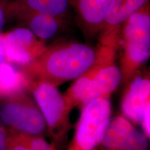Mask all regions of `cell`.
Wrapping results in <instances>:
<instances>
[{
  "label": "cell",
  "instance_id": "13",
  "mask_svg": "<svg viewBox=\"0 0 150 150\" xmlns=\"http://www.w3.org/2000/svg\"><path fill=\"white\" fill-rule=\"evenodd\" d=\"M29 85L24 72L5 61L0 65V95L11 97L21 95Z\"/></svg>",
  "mask_w": 150,
  "mask_h": 150
},
{
  "label": "cell",
  "instance_id": "20",
  "mask_svg": "<svg viewBox=\"0 0 150 150\" xmlns=\"http://www.w3.org/2000/svg\"><path fill=\"white\" fill-rule=\"evenodd\" d=\"M70 1H71V0H70Z\"/></svg>",
  "mask_w": 150,
  "mask_h": 150
},
{
  "label": "cell",
  "instance_id": "15",
  "mask_svg": "<svg viewBox=\"0 0 150 150\" xmlns=\"http://www.w3.org/2000/svg\"><path fill=\"white\" fill-rule=\"evenodd\" d=\"M15 136L32 150H56L53 146L40 136H27L18 134Z\"/></svg>",
  "mask_w": 150,
  "mask_h": 150
},
{
  "label": "cell",
  "instance_id": "7",
  "mask_svg": "<svg viewBox=\"0 0 150 150\" xmlns=\"http://www.w3.org/2000/svg\"><path fill=\"white\" fill-rule=\"evenodd\" d=\"M1 36L5 59L22 66L31 63L46 49L28 28H17Z\"/></svg>",
  "mask_w": 150,
  "mask_h": 150
},
{
  "label": "cell",
  "instance_id": "10",
  "mask_svg": "<svg viewBox=\"0 0 150 150\" xmlns=\"http://www.w3.org/2000/svg\"><path fill=\"white\" fill-rule=\"evenodd\" d=\"M149 99V79L137 76L129 86L122 103L124 115L134 123L141 124L146 110L150 106Z\"/></svg>",
  "mask_w": 150,
  "mask_h": 150
},
{
  "label": "cell",
  "instance_id": "3",
  "mask_svg": "<svg viewBox=\"0 0 150 150\" xmlns=\"http://www.w3.org/2000/svg\"><path fill=\"white\" fill-rule=\"evenodd\" d=\"M123 79L130 77L150 56L149 1L123 24Z\"/></svg>",
  "mask_w": 150,
  "mask_h": 150
},
{
  "label": "cell",
  "instance_id": "4",
  "mask_svg": "<svg viewBox=\"0 0 150 150\" xmlns=\"http://www.w3.org/2000/svg\"><path fill=\"white\" fill-rule=\"evenodd\" d=\"M111 115L108 97H99L86 103L76 125L68 150H97L101 146Z\"/></svg>",
  "mask_w": 150,
  "mask_h": 150
},
{
  "label": "cell",
  "instance_id": "5",
  "mask_svg": "<svg viewBox=\"0 0 150 150\" xmlns=\"http://www.w3.org/2000/svg\"><path fill=\"white\" fill-rule=\"evenodd\" d=\"M0 120L18 134L27 136H40L47 127L38 107L22 94L1 104Z\"/></svg>",
  "mask_w": 150,
  "mask_h": 150
},
{
  "label": "cell",
  "instance_id": "17",
  "mask_svg": "<svg viewBox=\"0 0 150 150\" xmlns=\"http://www.w3.org/2000/svg\"><path fill=\"white\" fill-rule=\"evenodd\" d=\"M8 0H0V32L4 26L6 17L8 16Z\"/></svg>",
  "mask_w": 150,
  "mask_h": 150
},
{
  "label": "cell",
  "instance_id": "19",
  "mask_svg": "<svg viewBox=\"0 0 150 150\" xmlns=\"http://www.w3.org/2000/svg\"><path fill=\"white\" fill-rule=\"evenodd\" d=\"M5 60V56L4 53V49L2 45V42H1V36L0 34V65L4 62Z\"/></svg>",
  "mask_w": 150,
  "mask_h": 150
},
{
  "label": "cell",
  "instance_id": "9",
  "mask_svg": "<svg viewBox=\"0 0 150 150\" xmlns=\"http://www.w3.org/2000/svg\"><path fill=\"white\" fill-rule=\"evenodd\" d=\"M149 1V0H111L101 31L102 45L115 50L121 26Z\"/></svg>",
  "mask_w": 150,
  "mask_h": 150
},
{
  "label": "cell",
  "instance_id": "1",
  "mask_svg": "<svg viewBox=\"0 0 150 150\" xmlns=\"http://www.w3.org/2000/svg\"><path fill=\"white\" fill-rule=\"evenodd\" d=\"M102 47L96 51L83 43L70 42L46 47L35 60L25 65L29 83L45 81L57 86L87 72L98 59Z\"/></svg>",
  "mask_w": 150,
  "mask_h": 150
},
{
  "label": "cell",
  "instance_id": "16",
  "mask_svg": "<svg viewBox=\"0 0 150 150\" xmlns=\"http://www.w3.org/2000/svg\"><path fill=\"white\" fill-rule=\"evenodd\" d=\"M7 150H32L27 145L19 140L17 137L11 136L8 138V146Z\"/></svg>",
  "mask_w": 150,
  "mask_h": 150
},
{
  "label": "cell",
  "instance_id": "12",
  "mask_svg": "<svg viewBox=\"0 0 150 150\" xmlns=\"http://www.w3.org/2000/svg\"><path fill=\"white\" fill-rule=\"evenodd\" d=\"M70 6V0H13L8 1L7 12L19 17L40 13L61 18L67 13Z\"/></svg>",
  "mask_w": 150,
  "mask_h": 150
},
{
  "label": "cell",
  "instance_id": "14",
  "mask_svg": "<svg viewBox=\"0 0 150 150\" xmlns=\"http://www.w3.org/2000/svg\"><path fill=\"white\" fill-rule=\"evenodd\" d=\"M27 22L29 29L38 38L49 40L58 33L60 27V18L40 13L26 15L22 17Z\"/></svg>",
  "mask_w": 150,
  "mask_h": 150
},
{
  "label": "cell",
  "instance_id": "18",
  "mask_svg": "<svg viewBox=\"0 0 150 150\" xmlns=\"http://www.w3.org/2000/svg\"><path fill=\"white\" fill-rule=\"evenodd\" d=\"M8 138L6 131L0 121V150H7Z\"/></svg>",
  "mask_w": 150,
  "mask_h": 150
},
{
  "label": "cell",
  "instance_id": "8",
  "mask_svg": "<svg viewBox=\"0 0 150 150\" xmlns=\"http://www.w3.org/2000/svg\"><path fill=\"white\" fill-rule=\"evenodd\" d=\"M148 140L129 120L118 115L110 117L101 146L104 150H148Z\"/></svg>",
  "mask_w": 150,
  "mask_h": 150
},
{
  "label": "cell",
  "instance_id": "11",
  "mask_svg": "<svg viewBox=\"0 0 150 150\" xmlns=\"http://www.w3.org/2000/svg\"><path fill=\"white\" fill-rule=\"evenodd\" d=\"M111 0H71L76 18L85 32L95 34L102 31Z\"/></svg>",
  "mask_w": 150,
  "mask_h": 150
},
{
  "label": "cell",
  "instance_id": "2",
  "mask_svg": "<svg viewBox=\"0 0 150 150\" xmlns=\"http://www.w3.org/2000/svg\"><path fill=\"white\" fill-rule=\"evenodd\" d=\"M115 50L102 45L95 63L80 76L65 95L71 107H83L86 103L99 97L108 96L122 80L120 69L112 63Z\"/></svg>",
  "mask_w": 150,
  "mask_h": 150
},
{
  "label": "cell",
  "instance_id": "6",
  "mask_svg": "<svg viewBox=\"0 0 150 150\" xmlns=\"http://www.w3.org/2000/svg\"><path fill=\"white\" fill-rule=\"evenodd\" d=\"M33 84V97L47 127L52 134L59 136L65 131L72 107L56 86L45 81Z\"/></svg>",
  "mask_w": 150,
  "mask_h": 150
}]
</instances>
